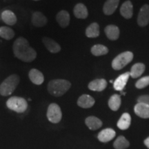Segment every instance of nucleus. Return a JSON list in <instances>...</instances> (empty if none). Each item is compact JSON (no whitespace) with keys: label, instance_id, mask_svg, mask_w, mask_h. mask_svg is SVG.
I'll return each instance as SVG.
<instances>
[{"label":"nucleus","instance_id":"f257e3e1","mask_svg":"<svg viewBox=\"0 0 149 149\" xmlns=\"http://www.w3.org/2000/svg\"><path fill=\"white\" fill-rule=\"evenodd\" d=\"M13 53L17 58L24 62H32L37 57V53L30 46L29 41L24 37H20L15 41Z\"/></svg>","mask_w":149,"mask_h":149},{"label":"nucleus","instance_id":"f03ea898","mask_svg":"<svg viewBox=\"0 0 149 149\" xmlns=\"http://www.w3.org/2000/svg\"><path fill=\"white\" fill-rule=\"evenodd\" d=\"M71 84L66 79H53L48 84L47 89L51 95L55 97H61L69 90Z\"/></svg>","mask_w":149,"mask_h":149},{"label":"nucleus","instance_id":"7ed1b4c3","mask_svg":"<svg viewBox=\"0 0 149 149\" xmlns=\"http://www.w3.org/2000/svg\"><path fill=\"white\" fill-rule=\"evenodd\" d=\"M19 83V77L17 74H11L3 80L0 85V94L2 96H8L15 90Z\"/></svg>","mask_w":149,"mask_h":149},{"label":"nucleus","instance_id":"20e7f679","mask_svg":"<svg viewBox=\"0 0 149 149\" xmlns=\"http://www.w3.org/2000/svg\"><path fill=\"white\" fill-rule=\"evenodd\" d=\"M6 106L10 110L16 113H22L26 111L28 108L27 101L20 97H11L6 102Z\"/></svg>","mask_w":149,"mask_h":149},{"label":"nucleus","instance_id":"39448f33","mask_svg":"<svg viewBox=\"0 0 149 149\" xmlns=\"http://www.w3.org/2000/svg\"><path fill=\"white\" fill-rule=\"evenodd\" d=\"M133 54L130 51L124 52L117 56L112 61V67L114 70H121L133 60Z\"/></svg>","mask_w":149,"mask_h":149},{"label":"nucleus","instance_id":"423d86ee","mask_svg":"<svg viewBox=\"0 0 149 149\" xmlns=\"http://www.w3.org/2000/svg\"><path fill=\"white\" fill-rule=\"evenodd\" d=\"M47 118L49 122L53 124H57L60 122L62 117V113H61L60 107L58 104L55 103H52L48 106L47 110Z\"/></svg>","mask_w":149,"mask_h":149},{"label":"nucleus","instance_id":"0eeeda50","mask_svg":"<svg viewBox=\"0 0 149 149\" xmlns=\"http://www.w3.org/2000/svg\"><path fill=\"white\" fill-rule=\"evenodd\" d=\"M149 23V5L145 4L141 7L137 17V24L141 27H144Z\"/></svg>","mask_w":149,"mask_h":149},{"label":"nucleus","instance_id":"6e6552de","mask_svg":"<svg viewBox=\"0 0 149 149\" xmlns=\"http://www.w3.org/2000/svg\"><path fill=\"white\" fill-rule=\"evenodd\" d=\"M43 44H44L46 49L51 53H57L61 51V46L57 42L49 37H44L42 39Z\"/></svg>","mask_w":149,"mask_h":149},{"label":"nucleus","instance_id":"1a4fd4ad","mask_svg":"<svg viewBox=\"0 0 149 149\" xmlns=\"http://www.w3.org/2000/svg\"><path fill=\"white\" fill-rule=\"evenodd\" d=\"M116 133L112 128H105L101 130L98 134L97 138L99 141L102 143H107L112 140L115 137Z\"/></svg>","mask_w":149,"mask_h":149},{"label":"nucleus","instance_id":"9d476101","mask_svg":"<svg viewBox=\"0 0 149 149\" xmlns=\"http://www.w3.org/2000/svg\"><path fill=\"white\" fill-rule=\"evenodd\" d=\"M94 98L89 95H82L78 99L77 105L83 109H90L95 104Z\"/></svg>","mask_w":149,"mask_h":149},{"label":"nucleus","instance_id":"9b49d317","mask_svg":"<svg viewBox=\"0 0 149 149\" xmlns=\"http://www.w3.org/2000/svg\"><path fill=\"white\" fill-rule=\"evenodd\" d=\"M130 77V72H126L125 73L121 74L115 79L113 82V86L116 91H122L124 88L127 83L128 78Z\"/></svg>","mask_w":149,"mask_h":149},{"label":"nucleus","instance_id":"f8f14e48","mask_svg":"<svg viewBox=\"0 0 149 149\" xmlns=\"http://www.w3.org/2000/svg\"><path fill=\"white\" fill-rule=\"evenodd\" d=\"M88 88L93 91L101 92L107 86V81L104 79H96L88 84Z\"/></svg>","mask_w":149,"mask_h":149},{"label":"nucleus","instance_id":"ddd939ff","mask_svg":"<svg viewBox=\"0 0 149 149\" xmlns=\"http://www.w3.org/2000/svg\"><path fill=\"white\" fill-rule=\"evenodd\" d=\"M29 77L31 82L36 85H41L44 81V77L42 72L35 68L30 70Z\"/></svg>","mask_w":149,"mask_h":149},{"label":"nucleus","instance_id":"4468645a","mask_svg":"<svg viewBox=\"0 0 149 149\" xmlns=\"http://www.w3.org/2000/svg\"><path fill=\"white\" fill-rule=\"evenodd\" d=\"M134 111L137 116L143 119L149 118V106L143 103H137L134 108Z\"/></svg>","mask_w":149,"mask_h":149},{"label":"nucleus","instance_id":"2eb2a0df","mask_svg":"<svg viewBox=\"0 0 149 149\" xmlns=\"http://www.w3.org/2000/svg\"><path fill=\"white\" fill-rule=\"evenodd\" d=\"M48 22L47 18L41 12L33 13L32 15V23L36 27H44Z\"/></svg>","mask_w":149,"mask_h":149},{"label":"nucleus","instance_id":"dca6fc26","mask_svg":"<svg viewBox=\"0 0 149 149\" xmlns=\"http://www.w3.org/2000/svg\"><path fill=\"white\" fill-rule=\"evenodd\" d=\"M56 20L61 28H66L70 23V15L66 10H61L57 14Z\"/></svg>","mask_w":149,"mask_h":149},{"label":"nucleus","instance_id":"f3484780","mask_svg":"<svg viewBox=\"0 0 149 149\" xmlns=\"http://www.w3.org/2000/svg\"><path fill=\"white\" fill-rule=\"evenodd\" d=\"M120 13L125 19H130L133 15V6L130 1H126L120 8Z\"/></svg>","mask_w":149,"mask_h":149},{"label":"nucleus","instance_id":"a211bd4d","mask_svg":"<svg viewBox=\"0 0 149 149\" xmlns=\"http://www.w3.org/2000/svg\"><path fill=\"white\" fill-rule=\"evenodd\" d=\"M120 0H107L103 7L104 13L107 15H111L114 13L118 6Z\"/></svg>","mask_w":149,"mask_h":149},{"label":"nucleus","instance_id":"6ab92c4d","mask_svg":"<svg viewBox=\"0 0 149 149\" xmlns=\"http://www.w3.org/2000/svg\"><path fill=\"white\" fill-rule=\"evenodd\" d=\"M1 19L7 25L13 26L17 23V17L13 11L10 10H3L1 13Z\"/></svg>","mask_w":149,"mask_h":149},{"label":"nucleus","instance_id":"aec40b11","mask_svg":"<svg viewBox=\"0 0 149 149\" xmlns=\"http://www.w3.org/2000/svg\"><path fill=\"white\" fill-rule=\"evenodd\" d=\"M74 15L78 19H86L88 15V9L84 4L81 3H77L74 7Z\"/></svg>","mask_w":149,"mask_h":149},{"label":"nucleus","instance_id":"412c9836","mask_svg":"<svg viewBox=\"0 0 149 149\" xmlns=\"http://www.w3.org/2000/svg\"><path fill=\"white\" fill-rule=\"evenodd\" d=\"M86 125L88 126L89 129L96 130L102 126V122L100 119L95 116L88 117L85 120Z\"/></svg>","mask_w":149,"mask_h":149},{"label":"nucleus","instance_id":"4be33fe9","mask_svg":"<svg viewBox=\"0 0 149 149\" xmlns=\"http://www.w3.org/2000/svg\"><path fill=\"white\" fill-rule=\"evenodd\" d=\"M106 35L111 40H117L120 37V29L115 25H109L104 29Z\"/></svg>","mask_w":149,"mask_h":149},{"label":"nucleus","instance_id":"5701e85b","mask_svg":"<svg viewBox=\"0 0 149 149\" xmlns=\"http://www.w3.org/2000/svg\"><path fill=\"white\" fill-rule=\"evenodd\" d=\"M131 123V117L127 113H124L117 122V127L121 130H127L130 126Z\"/></svg>","mask_w":149,"mask_h":149},{"label":"nucleus","instance_id":"b1692460","mask_svg":"<svg viewBox=\"0 0 149 149\" xmlns=\"http://www.w3.org/2000/svg\"><path fill=\"white\" fill-rule=\"evenodd\" d=\"M86 35L89 38H96L100 35V26L96 22L92 23L86 28Z\"/></svg>","mask_w":149,"mask_h":149},{"label":"nucleus","instance_id":"393cba45","mask_svg":"<svg viewBox=\"0 0 149 149\" xmlns=\"http://www.w3.org/2000/svg\"><path fill=\"white\" fill-rule=\"evenodd\" d=\"M145 70V65L142 63H137L132 66L131 70L130 72V76L135 79L137 78L144 73Z\"/></svg>","mask_w":149,"mask_h":149},{"label":"nucleus","instance_id":"a878e982","mask_svg":"<svg viewBox=\"0 0 149 149\" xmlns=\"http://www.w3.org/2000/svg\"><path fill=\"white\" fill-rule=\"evenodd\" d=\"M121 103H122V101H121L120 95L117 94H115L113 95L109 99V107L112 111H117V110L120 109Z\"/></svg>","mask_w":149,"mask_h":149},{"label":"nucleus","instance_id":"bb28decb","mask_svg":"<svg viewBox=\"0 0 149 149\" xmlns=\"http://www.w3.org/2000/svg\"><path fill=\"white\" fill-rule=\"evenodd\" d=\"M0 37L6 40H10L15 37L14 31L8 26L0 27Z\"/></svg>","mask_w":149,"mask_h":149},{"label":"nucleus","instance_id":"cd10ccee","mask_svg":"<svg viewBox=\"0 0 149 149\" xmlns=\"http://www.w3.org/2000/svg\"><path fill=\"white\" fill-rule=\"evenodd\" d=\"M109 53V49L107 46L102 44H96L91 48V53L95 56H102L107 55Z\"/></svg>","mask_w":149,"mask_h":149},{"label":"nucleus","instance_id":"c85d7f7f","mask_svg":"<svg viewBox=\"0 0 149 149\" xmlns=\"http://www.w3.org/2000/svg\"><path fill=\"white\" fill-rule=\"evenodd\" d=\"M130 146V143L124 136H119L113 143L115 149H126Z\"/></svg>","mask_w":149,"mask_h":149},{"label":"nucleus","instance_id":"c756f323","mask_svg":"<svg viewBox=\"0 0 149 149\" xmlns=\"http://www.w3.org/2000/svg\"><path fill=\"white\" fill-rule=\"evenodd\" d=\"M149 85V76H146L139 79L135 83V87L138 89H142L146 88Z\"/></svg>","mask_w":149,"mask_h":149},{"label":"nucleus","instance_id":"7c9ffc66","mask_svg":"<svg viewBox=\"0 0 149 149\" xmlns=\"http://www.w3.org/2000/svg\"><path fill=\"white\" fill-rule=\"evenodd\" d=\"M138 103H143L149 106V95H144L139 96L137 98Z\"/></svg>","mask_w":149,"mask_h":149},{"label":"nucleus","instance_id":"2f4dec72","mask_svg":"<svg viewBox=\"0 0 149 149\" xmlns=\"http://www.w3.org/2000/svg\"><path fill=\"white\" fill-rule=\"evenodd\" d=\"M144 143L145 146H146L148 148H149V137H147V138L145 139Z\"/></svg>","mask_w":149,"mask_h":149},{"label":"nucleus","instance_id":"473e14b6","mask_svg":"<svg viewBox=\"0 0 149 149\" xmlns=\"http://www.w3.org/2000/svg\"><path fill=\"white\" fill-rule=\"evenodd\" d=\"M33 1H40V0H33Z\"/></svg>","mask_w":149,"mask_h":149}]
</instances>
